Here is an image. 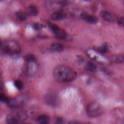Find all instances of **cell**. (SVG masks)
Returning a JSON list of instances; mask_svg holds the SVG:
<instances>
[{"mask_svg": "<svg viewBox=\"0 0 124 124\" xmlns=\"http://www.w3.org/2000/svg\"><path fill=\"white\" fill-rule=\"evenodd\" d=\"M53 75L55 79L58 82L66 83L74 80L76 78L77 73L70 67L61 65L55 68Z\"/></svg>", "mask_w": 124, "mask_h": 124, "instance_id": "cell-1", "label": "cell"}, {"mask_svg": "<svg viewBox=\"0 0 124 124\" xmlns=\"http://www.w3.org/2000/svg\"><path fill=\"white\" fill-rule=\"evenodd\" d=\"M1 48L4 52L10 54H16L20 50L19 44L14 41L6 42L4 44H2Z\"/></svg>", "mask_w": 124, "mask_h": 124, "instance_id": "cell-2", "label": "cell"}, {"mask_svg": "<svg viewBox=\"0 0 124 124\" xmlns=\"http://www.w3.org/2000/svg\"><path fill=\"white\" fill-rule=\"evenodd\" d=\"M102 106L96 102L90 103L87 107V113L91 117H96L102 114L103 112Z\"/></svg>", "mask_w": 124, "mask_h": 124, "instance_id": "cell-3", "label": "cell"}, {"mask_svg": "<svg viewBox=\"0 0 124 124\" xmlns=\"http://www.w3.org/2000/svg\"><path fill=\"white\" fill-rule=\"evenodd\" d=\"M87 54L91 59L97 62L105 63L107 62V60L98 51L90 49L87 51Z\"/></svg>", "mask_w": 124, "mask_h": 124, "instance_id": "cell-4", "label": "cell"}, {"mask_svg": "<svg viewBox=\"0 0 124 124\" xmlns=\"http://www.w3.org/2000/svg\"><path fill=\"white\" fill-rule=\"evenodd\" d=\"M49 27L53 31L54 34L55 35L56 37L60 39H64L66 36V32L64 30L61 28L57 25L53 24H50Z\"/></svg>", "mask_w": 124, "mask_h": 124, "instance_id": "cell-5", "label": "cell"}, {"mask_svg": "<svg viewBox=\"0 0 124 124\" xmlns=\"http://www.w3.org/2000/svg\"><path fill=\"white\" fill-rule=\"evenodd\" d=\"M66 16V14L63 11L58 10L54 12L50 16L52 20L54 21L60 20L64 19Z\"/></svg>", "mask_w": 124, "mask_h": 124, "instance_id": "cell-6", "label": "cell"}, {"mask_svg": "<svg viewBox=\"0 0 124 124\" xmlns=\"http://www.w3.org/2000/svg\"><path fill=\"white\" fill-rule=\"evenodd\" d=\"M80 17L83 20L90 24H95L97 22V18L89 14L82 13L81 14Z\"/></svg>", "mask_w": 124, "mask_h": 124, "instance_id": "cell-7", "label": "cell"}, {"mask_svg": "<svg viewBox=\"0 0 124 124\" xmlns=\"http://www.w3.org/2000/svg\"><path fill=\"white\" fill-rule=\"evenodd\" d=\"M23 101L22 98L18 97L13 98L12 100H9L7 103L9 107L12 108H17L21 106L23 103Z\"/></svg>", "mask_w": 124, "mask_h": 124, "instance_id": "cell-8", "label": "cell"}, {"mask_svg": "<svg viewBox=\"0 0 124 124\" xmlns=\"http://www.w3.org/2000/svg\"><path fill=\"white\" fill-rule=\"evenodd\" d=\"M27 66V72L30 75H34L37 70V66L34 61L28 62Z\"/></svg>", "mask_w": 124, "mask_h": 124, "instance_id": "cell-9", "label": "cell"}, {"mask_svg": "<svg viewBox=\"0 0 124 124\" xmlns=\"http://www.w3.org/2000/svg\"><path fill=\"white\" fill-rule=\"evenodd\" d=\"M101 17L105 21L109 22H112L114 21V18L112 15L108 11H103L100 12Z\"/></svg>", "mask_w": 124, "mask_h": 124, "instance_id": "cell-10", "label": "cell"}, {"mask_svg": "<svg viewBox=\"0 0 124 124\" xmlns=\"http://www.w3.org/2000/svg\"><path fill=\"white\" fill-rule=\"evenodd\" d=\"M27 13L29 16H34L37 15L38 10L35 6L33 5H31L27 7Z\"/></svg>", "mask_w": 124, "mask_h": 124, "instance_id": "cell-11", "label": "cell"}, {"mask_svg": "<svg viewBox=\"0 0 124 124\" xmlns=\"http://www.w3.org/2000/svg\"><path fill=\"white\" fill-rule=\"evenodd\" d=\"M37 121L40 124H48L49 122V117L46 115L42 114L37 117Z\"/></svg>", "mask_w": 124, "mask_h": 124, "instance_id": "cell-12", "label": "cell"}, {"mask_svg": "<svg viewBox=\"0 0 124 124\" xmlns=\"http://www.w3.org/2000/svg\"><path fill=\"white\" fill-rule=\"evenodd\" d=\"M56 98L54 95V94H51V93L46 94V97H45V100H46V102L47 103H48L49 105H51L52 106L55 105L56 100Z\"/></svg>", "mask_w": 124, "mask_h": 124, "instance_id": "cell-13", "label": "cell"}, {"mask_svg": "<svg viewBox=\"0 0 124 124\" xmlns=\"http://www.w3.org/2000/svg\"><path fill=\"white\" fill-rule=\"evenodd\" d=\"M6 122L7 124H18V120L12 115H8L6 118Z\"/></svg>", "mask_w": 124, "mask_h": 124, "instance_id": "cell-14", "label": "cell"}, {"mask_svg": "<svg viewBox=\"0 0 124 124\" xmlns=\"http://www.w3.org/2000/svg\"><path fill=\"white\" fill-rule=\"evenodd\" d=\"M50 48H51V50L53 51L60 52L63 50V46L61 44L54 43L51 46Z\"/></svg>", "mask_w": 124, "mask_h": 124, "instance_id": "cell-15", "label": "cell"}, {"mask_svg": "<svg viewBox=\"0 0 124 124\" xmlns=\"http://www.w3.org/2000/svg\"><path fill=\"white\" fill-rule=\"evenodd\" d=\"M16 16L21 21H24L26 20L27 16L25 13L22 11H19L16 13Z\"/></svg>", "mask_w": 124, "mask_h": 124, "instance_id": "cell-16", "label": "cell"}, {"mask_svg": "<svg viewBox=\"0 0 124 124\" xmlns=\"http://www.w3.org/2000/svg\"><path fill=\"white\" fill-rule=\"evenodd\" d=\"M24 59L27 62H33L35 60V56L32 53H29L24 56Z\"/></svg>", "mask_w": 124, "mask_h": 124, "instance_id": "cell-17", "label": "cell"}, {"mask_svg": "<svg viewBox=\"0 0 124 124\" xmlns=\"http://www.w3.org/2000/svg\"><path fill=\"white\" fill-rule=\"evenodd\" d=\"M86 68L88 71H89L90 72H93L96 70L95 65L93 63L91 62H89L87 63Z\"/></svg>", "mask_w": 124, "mask_h": 124, "instance_id": "cell-18", "label": "cell"}, {"mask_svg": "<svg viewBox=\"0 0 124 124\" xmlns=\"http://www.w3.org/2000/svg\"><path fill=\"white\" fill-rule=\"evenodd\" d=\"M112 61L115 62H123L124 61V57L121 55L114 56L112 57Z\"/></svg>", "mask_w": 124, "mask_h": 124, "instance_id": "cell-19", "label": "cell"}, {"mask_svg": "<svg viewBox=\"0 0 124 124\" xmlns=\"http://www.w3.org/2000/svg\"><path fill=\"white\" fill-rule=\"evenodd\" d=\"M15 85L18 90H22L23 88V83L20 80H16L15 81Z\"/></svg>", "mask_w": 124, "mask_h": 124, "instance_id": "cell-20", "label": "cell"}, {"mask_svg": "<svg viewBox=\"0 0 124 124\" xmlns=\"http://www.w3.org/2000/svg\"><path fill=\"white\" fill-rule=\"evenodd\" d=\"M0 101L3 102L8 103L9 101L8 97L4 94L0 93Z\"/></svg>", "mask_w": 124, "mask_h": 124, "instance_id": "cell-21", "label": "cell"}, {"mask_svg": "<svg viewBox=\"0 0 124 124\" xmlns=\"http://www.w3.org/2000/svg\"><path fill=\"white\" fill-rule=\"evenodd\" d=\"M54 124H63V120L60 117H55L53 119Z\"/></svg>", "mask_w": 124, "mask_h": 124, "instance_id": "cell-22", "label": "cell"}, {"mask_svg": "<svg viewBox=\"0 0 124 124\" xmlns=\"http://www.w3.org/2000/svg\"><path fill=\"white\" fill-rule=\"evenodd\" d=\"M117 22L121 26L124 27V17H120L117 19Z\"/></svg>", "mask_w": 124, "mask_h": 124, "instance_id": "cell-23", "label": "cell"}, {"mask_svg": "<svg viewBox=\"0 0 124 124\" xmlns=\"http://www.w3.org/2000/svg\"><path fill=\"white\" fill-rule=\"evenodd\" d=\"M107 46H100L99 48L98 51L100 52V53H104L105 52H106L107 51Z\"/></svg>", "mask_w": 124, "mask_h": 124, "instance_id": "cell-24", "label": "cell"}, {"mask_svg": "<svg viewBox=\"0 0 124 124\" xmlns=\"http://www.w3.org/2000/svg\"><path fill=\"white\" fill-rule=\"evenodd\" d=\"M33 28L35 30H39L41 28V25L39 24H35L33 25Z\"/></svg>", "mask_w": 124, "mask_h": 124, "instance_id": "cell-25", "label": "cell"}, {"mask_svg": "<svg viewBox=\"0 0 124 124\" xmlns=\"http://www.w3.org/2000/svg\"><path fill=\"white\" fill-rule=\"evenodd\" d=\"M4 87V84L3 82L0 80V90H2Z\"/></svg>", "mask_w": 124, "mask_h": 124, "instance_id": "cell-26", "label": "cell"}, {"mask_svg": "<svg viewBox=\"0 0 124 124\" xmlns=\"http://www.w3.org/2000/svg\"><path fill=\"white\" fill-rule=\"evenodd\" d=\"M2 45V44L1 43V41H0V48H1Z\"/></svg>", "mask_w": 124, "mask_h": 124, "instance_id": "cell-27", "label": "cell"}, {"mask_svg": "<svg viewBox=\"0 0 124 124\" xmlns=\"http://www.w3.org/2000/svg\"><path fill=\"white\" fill-rule=\"evenodd\" d=\"M85 0V1H91L92 0Z\"/></svg>", "mask_w": 124, "mask_h": 124, "instance_id": "cell-28", "label": "cell"}, {"mask_svg": "<svg viewBox=\"0 0 124 124\" xmlns=\"http://www.w3.org/2000/svg\"><path fill=\"white\" fill-rule=\"evenodd\" d=\"M62 0V1H64V0Z\"/></svg>", "mask_w": 124, "mask_h": 124, "instance_id": "cell-29", "label": "cell"}, {"mask_svg": "<svg viewBox=\"0 0 124 124\" xmlns=\"http://www.w3.org/2000/svg\"><path fill=\"white\" fill-rule=\"evenodd\" d=\"M1 0H0V1H1Z\"/></svg>", "mask_w": 124, "mask_h": 124, "instance_id": "cell-30", "label": "cell"}, {"mask_svg": "<svg viewBox=\"0 0 124 124\" xmlns=\"http://www.w3.org/2000/svg\"></svg>", "mask_w": 124, "mask_h": 124, "instance_id": "cell-31", "label": "cell"}]
</instances>
